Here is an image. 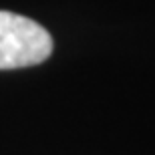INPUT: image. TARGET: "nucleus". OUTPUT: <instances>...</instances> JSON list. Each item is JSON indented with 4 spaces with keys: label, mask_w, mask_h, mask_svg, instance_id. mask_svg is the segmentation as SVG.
<instances>
[{
    "label": "nucleus",
    "mask_w": 155,
    "mask_h": 155,
    "mask_svg": "<svg viewBox=\"0 0 155 155\" xmlns=\"http://www.w3.org/2000/svg\"><path fill=\"white\" fill-rule=\"evenodd\" d=\"M52 52V36L38 22L0 10V71L45 63Z\"/></svg>",
    "instance_id": "nucleus-1"
}]
</instances>
